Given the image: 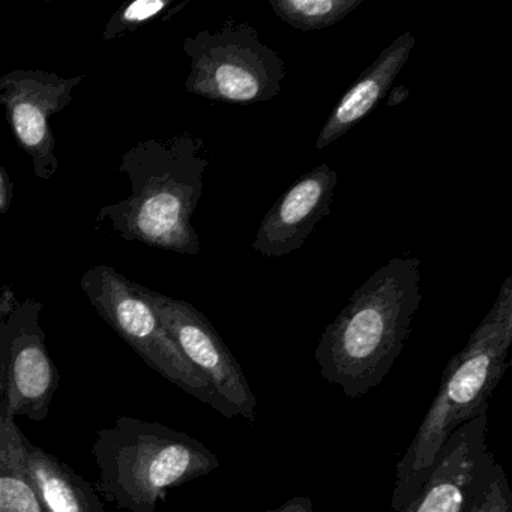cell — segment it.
Segmentation results:
<instances>
[{
    "label": "cell",
    "instance_id": "18",
    "mask_svg": "<svg viewBox=\"0 0 512 512\" xmlns=\"http://www.w3.org/2000/svg\"><path fill=\"white\" fill-rule=\"evenodd\" d=\"M260 512H314V508L310 497L298 496L292 497V499L287 500L278 508Z\"/></svg>",
    "mask_w": 512,
    "mask_h": 512
},
{
    "label": "cell",
    "instance_id": "5",
    "mask_svg": "<svg viewBox=\"0 0 512 512\" xmlns=\"http://www.w3.org/2000/svg\"><path fill=\"white\" fill-rule=\"evenodd\" d=\"M82 290L104 322L158 374L208 404L226 418H232L224 401L205 374L197 370L161 325L139 283L128 280L107 265L85 272Z\"/></svg>",
    "mask_w": 512,
    "mask_h": 512
},
{
    "label": "cell",
    "instance_id": "19",
    "mask_svg": "<svg viewBox=\"0 0 512 512\" xmlns=\"http://www.w3.org/2000/svg\"><path fill=\"white\" fill-rule=\"evenodd\" d=\"M11 188L5 173L0 170V214H5L10 208Z\"/></svg>",
    "mask_w": 512,
    "mask_h": 512
},
{
    "label": "cell",
    "instance_id": "8",
    "mask_svg": "<svg viewBox=\"0 0 512 512\" xmlns=\"http://www.w3.org/2000/svg\"><path fill=\"white\" fill-rule=\"evenodd\" d=\"M170 337L185 358L205 374L232 418H257V398L248 377L211 322L190 302L170 298L139 284Z\"/></svg>",
    "mask_w": 512,
    "mask_h": 512
},
{
    "label": "cell",
    "instance_id": "1",
    "mask_svg": "<svg viewBox=\"0 0 512 512\" xmlns=\"http://www.w3.org/2000/svg\"><path fill=\"white\" fill-rule=\"evenodd\" d=\"M421 301V260L394 257L377 269L320 337L314 356L323 379L352 400L377 388L403 352Z\"/></svg>",
    "mask_w": 512,
    "mask_h": 512
},
{
    "label": "cell",
    "instance_id": "16",
    "mask_svg": "<svg viewBox=\"0 0 512 512\" xmlns=\"http://www.w3.org/2000/svg\"><path fill=\"white\" fill-rule=\"evenodd\" d=\"M167 7H170L169 0H134L113 16L104 32V38L112 40L124 32L134 31L137 26L160 16Z\"/></svg>",
    "mask_w": 512,
    "mask_h": 512
},
{
    "label": "cell",
    "instance_id": "17",
    "mask_svg": "<svg viewBox=\"0 0 512 512\" xmlns=\"http://www.w3.org/2000/svg\"><path fill=\"white\" fill-rule=\"evenodd\" d=\"M469 512H512V491L503 467H497L494 478L476 497Z\"/></svg>",
    "mask_w": 512,
    "mask_h": 512
},
{
    "label": "cell",
    "instance_id": "10",
    "mask_svg": "<svg viewBox=\"0 0 512 512\" xmlns=\"http://www.w3.org/2000/svg\"><path fill=\"white\" fill-rule=\"evenodd\" d=\"M83 76L62 79L44 71H11L0 79V106L23 151L32 158L35 175L49 181L59 169L50 118L73 101Z\"/></svg>",
    "mask_w": 512,
    "mask_h": 512
},
{
    "label": "cell",
    "instance_id": "9",
    "mask_svg": "<svg viewBox=\"0 0 512 512\" xmlns=\"http://www.w3.org/2000/svg\"><path fill=\"white\" fill-rule=\"evenodd\" d=\"M487 433L488 412L455 430L419 493L398 512H469L499 467Z\"/></svg>",
    "mask_w": 512,
    "mask_h": 512
},
{
    "label": "cell",
    "instance_id": "7",
    "mask_svg": "<svg viewBox=\"0 0 512 512\" xmlns=\"http://www.w3.org/2000/svg\"><path fill=\"white\" fill-rule=\"evenodd\" d=\"M40 314L32 299L0 313V413L14 421H44L59 388Z\"/></svg>",
    "mask_w": 512,
    "mask_h": 512
},
{
    "label": "cell",
    "instance_id": "4",
    "mask_svg": "<svg viewBox=\"0 0 512 512\" xmlns=\"http://www.w3.org/2000/svg\"><path fill=\"white\" fill-rule=\"evenodd\" d=\"M92 455L98 494L128 512H155L172 488L220 466L217 455L187 433L127 415L98 431Z\"/></svg>",
    "mask_w": 512,
    "mask_h": 512
},
{
    "label": "cell",
    "instance_id": "13",
    "mask_svg": "<svg viewBox=\"0 0 512 512\" xmlns=\"http://www.w3.org/2000/svg\"><path fill=\"white\" fill-rule=\"evenodd\" d=\"M25 464L29 479L47 512H106L97 488L67 463L25 436Z\"/></svg>",
    "mask_w": 512,
    "mask_h": 512
},
{
    "label": "cell",
    "instance_id": "3",
    "mask_svg": "<svg viewBox=\"0 0 512 512\" xmlns=\"http://www.w3.org/2000/svg\"><path fill=\"white\" fill-rule=\"evenodd\" d=\"M512 344V277L466 346L446 365L439 391L395 470L391 508L403 509L427 481L449 436L488 412V401L508 368Z\"/></svg>",
    "mask_w": 512,
    "mask_h": 512
},
{
    "label": "cell",
    "instance_id": "20",
    "mask_svg": "<svg viewBox=\"0 0 512 512\" xmlns=\"http://www.w3.org/2000/svg\"><path fill=\"white\" fill-rule=\"evenodd\" d=\"M386 95H388V107H397L407 100L409 89L406 86H392Z\"/></svg>",
    "mask_w": 512,
    "mask_h": 512
},
{
    "label": "cell",
    "instance_id": "12",
    "mask_svg": "<svg viewBox=\"0 0 512 512\" xmlns=\"http://www.w3.org/2000/svg\"><path fill=\"white\" fill-rule=\"evenodd\" d=\"M415 46V35L406 31L380 53L379 58L359 76L332 109L317 137V149L328 148L373 112L392 88V83L409 61Z\"/></svg>",
    "mask_w": 512,
    "mask_h": 512
},
{
    "label": "cell",
    "instance_id": "11",
    "mask_svg": "<svg viewBox=\"0 0 512 512\" xmlns=\"http://www.w3.org/2000/svg\"><path fill=\"white\" fill-rule=\"evenodd\" d=\"M337 182V172L326 163L301 176L263 217L253 250L271 259L299 250L331 214Z\"/></svg>",
    "mask_w": 512,
    "mask_h": 512
},
{
    "label": "cell",
    "instance_id": "2",
    "mask_svg": "<svg viewBox=\"0 0 512 512\" xmlns=\"http://www.w3.org/2000/svg\"><path fill=\"white\" fill-rule=\"evenodd\" d=\"M209 163L205 142L191 133L140 142L119 167L130 179V196L104 206L97 220L125 241L196 256L200 238L191 220Z\"/></svg>",
    "mask_w": 512,
    "mask_h": 512
},
{
    "label": "cell",
    "instance_id": "15",
    "mask_svg": "<svg viewBox=\"0 0 512 512\" xmlns=\"http://www.w3.org/2000/svg\"><path fill=\"white\" fill-rule=\"evenodd\" d=\"M362 4L364 0H269L278 19L304 32L331 28Z\"/></svg>",
    "mask_w": 512,
    "mask_h": 512
},
{
    "label": "cell",
    "instance_id": "6",
    "mask_svg": "<svg viewBox=\"0 0 512 512\" xmlns=\"http://www.w3.org/2000/svg\"><path fill=\"white\" fill-rule=\"evenodd\" d=\"M191 70L185 88L197 97L227 104L274 100L286 77L283 59L247 23L229 20L184 40Z\"/></svg>",
    "mask_w": 512,
    "mask_h": 512
},
{
    "label": "cell",
    "instance_id": "14",
    "mask_svg": "<svg viewBox=\"0 0 512 512\" xmlns=\"http://www.w3.org/2000/svg\"><path fill=\"white\" fill-rule=\"evenodd\" d=\"M25 434L0 413V512H47L25 464Z\"/></svg>",
    "mask_w": 512,
    "mask_h": 512
}]
</instances>
